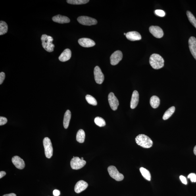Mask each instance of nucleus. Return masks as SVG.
I'll return each mask as SVG.
<instances>
[{"label": "nucleus", "mask_w": 196, "mask_h": 196, "mask_svg": "<svg viewBox=\"0 0 196 196\" xmlns=\"http://www.w3.org/2000/svg\"><path fill=\"white\" fill-rule=\"evenodd\" d=\"M188 178L190 179L192 182H196V175L194 173H190L188 176Z\"/></svg>", "instance_id": "31"}, {"label": "nucleus", "mask_w": 196, "mask_h": 196, "mask_svg": "<svg viewBox=\"0 0 196 196\" xmlns=\"http://www.w3.org/2000/svg\"><path fill=\"white\" fill-rule=\"evenodd\" d=\"M7 120L6 117L1 116L0 117V126H3L7 123Z\"/></svg>", "instance_id": "32"}, {"label": "nucleus", "mask_w": 196, "mask_h": 196, "mask_svg": "<svg viewBox=\"0 0 196 196\" xmlns=\"http://www.w3.org/2000/svg\"><path fill=\"white\" fill-rule=\"evenodd\" d=\"M88 184L85 181L83 180L79 181L75 185V192L77 193H80L85 190Z\"/></svg>", "instance_id": "15"}, {"label": "nucleus", "mask_w": 196, "mask_h": 196, "mask_svg": "<svg viewBox=\"0 0 196 196\" xmlns=\"http://www.w3.org/2000/svg\"><path fill=\"white\" fill-rule=\"evenodd\" d=\"M71 117V114L70 110H66L64 114L63 120V126L64 128L67 129L69 126L70 122Z\"/></svg>", "instance_id": "20"}, {"label": "nucleus", "mask_w": 196, "mask_h": 196, "mask_svg": "<svg viewBox=\"0 0 196 196\" xmlns=\"http://www.w3.org/2000/svg\"><path fill=\"white\" fill-rule=\"evenodd\" d=\"M159 98L156 96H153L150 99V103L151 107L154 109L157 108L160 105Z\"/></svg>", "instance_id": "21"}, {"label": "nucleus", "mask_w": 196, "mask_h": 196, "mask_svg": "<svg viewBox=\"0 0 196 196\" xmlns=\"http://www.w3.org/2000/svg\"><path fill=\"white\" fill-rule=\"evenodd\" d=\"M8 29L7 24L5 22L1 21L0 22V35L6 34L7 32Z\"/></svg>", "instance_id": "25"}, {"label": "nucleus", "mask_w": 196, "mask_h": 196, "mask_svg": "<svg viewBox=\"0 0 196 196\" xmlns=\"http://www.w3.org/2000/svg\"><path fill=\"white\" fill-rule=\"evenodd\" d=\"M180 180L185 185L187 184V181L186 178L184 176H181L179 177Z\"/></svg>", "instance_id": "34"}, {"label": "nucleus", "mask_w": 196, "mask_h": 196, "mask_svg": "<svg viewBox=\"0 0 196 196\" xmlns=\"http://www.w3.org/2000/svg\"><path fill=\"white\" fill-rule=\"evenodd\" d=\"M89 1V0H67V2L72 5H80L86 4Z\"/></svg>", "instance_id": "26"}, {"label": "nucleus", "mask_w": 196, "mask_h": 196, "mask_svg": "<svg viewBox=\"0 0 196 196\" xmlns=\"http://www.w3.org/2000/svg\"><path fill=\"white\" fill-rule=\"evenodd\" d=\"M122 53L121 51L114 52L110 57V64L113 66L116 65L122 60Z\"/></svg>", "instance_id": "10"}, {"label": "nucleus", "mask_w": 196, "mask_h": 196, "mask_svg": "<svg viewBox=\"0 0 196 196\" xmlns=\"http://www.w3.org/2000/svg\"><path fill=\"white\" fill-rule=\"evenodd\" d=\"M139 170L144 178L148 181L151 180V174L148 170L143 167L141 168Z\"/></svg>", "instance_id": "24"}, {"label": "nucleus", "mask_w": 196, "mask_h": 196, "mask_svg": "<svg viewBox=\"0 0 196 196\" xmlns=\"http://www.w3.org/2000/svg\"><path fill=\"white\" fill-rule=\"evenodd\" d=\"M188 18L192 24L196 28V19L195 16L190 11H188L186 12Z\"/></svg>", "instance_id": "27"}, {"label": "nucleus", "mask_w": 196, "mask_h": 196, "mask_svg": "<svg viewBox=\"0 0 196 196\" xmlns=\"http://www.w3.org/2000/svg\"><path fill=\"white\" fill-rule=\"evenodd\" d=\"M124 35H126V33H124Z\"/></svg>", "instance_id": "40"}, {"label": "nucleus", "mask_w": 196, "mask_h": 196, "mask_svg": "<svg viewBox=\"0 0 196 196\" xmlns=\"http://www.w3.org/2000/svg\"><path fill=\"white\" fill-rule=\"evenodd\" d=\"M81 160H84V158H83V157H82V158H81Z\"/></svg>", "instance_id": "39"}, {"label": "nucleus", "mask_w": 196, "mask_h": 196, "mask_svg": "<svg viewBox=\"0 0 196 196\" xmlns=\"http://www.w3.org/2000/svg\"><path fill=\"white\" fill-rule=\"evenodd\" d=\"M126 36L129 40L134 41L140 40L142 37L141 35L136 31H131L126 34Z\"/></svg>", "instance_id": "16"}, {"label": "nucleus", "mask_w": 196, "mask_h": 196, "mask_svg": "<svg viewBox=\"0 0 196 196\" xmlns=\"http://www.w3.org/2000/svg\"><path fill=\"white\" fill-rule=\"evenodd\" d=\"M94 74L96 83L98 84H102L104 80V76L99 66H96L95 68Z\"/></svg>", "instance_id": "8"}, {"label": "nucleus", "mask_w": 196, "mask_h": 196, "mask_svg": "<svg viewBox=\"0 0 196 196\" xmlns=\"http://www.w3.org/2000/svg\"><path fill=\"white\" fill-rule=\"evenodd\" d=\"M150 32L153 36L157 38H160L164 36V32L160 27L157 26H151L149 29Z\"/></svg>", "instance_id": "11"}, {"label": "nucleus", "mask_w": 196, "mask_h": 196, "mask_svg": "<svg viewBox=\"0 0 196 196\" xmlns=\"http://www.w3.org/2000/svg\"><path fill=\"white\" fill-rule=\"evenodd\" d=\"M85 136L84 130L83 129H80L77 133L76 140L79 143H83L84 142Z\"/></svg>", "instance_id": "22"}, {"label": "nucleus", "mask_w": 196, "mask_h": 196, "mask_svg": "<svg viewBox=\"0 0 196 196\" xmlns=\"http://www.w3.org/2000/svg\"><path fill=\"white\" fill-rule=\"evenodd\" d=\"M43 144L46 157L51 158L53 155V148L50 139L49 138L45 137L43 139Z\"/></svg>", "instance_id": "4"}, {"label": "nucleus", "mask_w": 196, "mask_h": 196, "mask_svg": "<svg viewBox=\"0 0 196 196\" xmlns=\"http://www.w3.org/2000/svg\"><path fill=\"white\" fill-rule=\"evenodd\" d=\"M77 20L80 24L85 26L94 25L96 24L97 23V20L95 19L87 16H80Z\"/></svg>", "instance_id": "7"}, {"label": "nucleus", "mask_w": 196, "mask_h": 196, "mask_svg": "<svg viewBox=\"0 0 196 196\" xmlns=\"http://www.w3.org/2000/svg\"><path fill=\"white\" fill-rule=\"evenodd\" d=\"M175 111V107L173 106L169 108L164 113L163 117V120H165L168 119L174 113Z\"/></svg>", "instance_id": "23"}, {"label": "nucleus", "mask_w": 196, "mask_h": 196, "mask_svg": "<svg viewBox=\"0 0 196 196\" xmlns=\"http://www.w3.org/2000/svg\"><path fill=\"white\" fill-rule=\"evenodd\" d=\"M78 43L81 46L86 48L92 47L96 45L95 41L92 40L87 38L79 39Z\"/></svg>", "instance_id": "13"}, {"label": "nucleus", "mask_w": 196, "mask_h": 196, "mask_svg": "<svg viewBox=\"0 0 196 196\" xmlns=\"http://www.w3.org/2000/svg\"><path fill=\"white\" fill-rule=\"evenodd\" d=\"M108 101L110 107L113 110H116L117 109L119 105V101L113 93H110L108 96Z\"/></svg>", "instance_id": "9"}, {"label": "nucleus", "mask_w": 196, "mask_h": 196, "mask_svg": "<svg viewBox=\"0 0 196 196\" xmlns=\"http://www.w3.org/2000/svg\"><path fill=\"white\" fill-rule=\"evenodd\" d=\"M3 196H16V195L14 193H10L9 194H7L4 195Z\"/></svg>", "instance_id": "37"}, {"label": "nucleus", "mask_w": 196, "mask_h": 196, "mask_svg": "<svg viewBox=\"0 0 196 196\" xmlns=\"http://www.w3.org/2000/svg\"><path fill=\"white\" fill-rule=\"evenodd\" d=\"M5 78V73L1 72L0 73V84H2Z\"/></svg>", "instance_id": "33"}, {"label": "nucleus", "mask_w": 196, "mask_h": 196, "mask_svg": "<svg viewBox=\"0 0 196 196\" xmlns=\"http://www.w3.org/2000/svg\"><path fill=\"white\" fill-rule=\"evenodd\" d=\"M194 154L196 156V145L195 146V147H194Z\"/></svg>", "instance_id": "38"}, {"label": "nucleus", "mask_w": 196, "mask_h": 196, "mask_svg": "<svg viewBox=\"0 0 196 196\" xmlns=\"http://www.w3.org/2000/svg\"><path fill=\"white\" fill-rule=\"evenodd\" d=\"M189 45L191 53L196 60V38L191 36L189 40Z\"/></svg>", "instance_id": "14"}, {"label": "nucleus", "mask_w": 196, "mask_h": 196, "mask_svg": "<svg viewBox=\"0 0 196 196\" xmlns=\"http://www.w3.org/2000/svg\"><path fill=\"white\" fill-rule=\"evenodd\" d=\"M85 99L87 103L93 106H96L97 105V103L96 100L92 96L87 95L85 97Z\"/></svg>", "instance_id": "28"}, {"label": "nucleus", "mask_w": 196, "mask_h": 196, "mask_svg": "<svg viewBox=\"0 0 196 196\" xmlns=\"http://www.w3.org/2000/svg\"><path fill=\"white\" fill-rule=\"evenodd\" d=\"M60 194V191L58 190H55L53 191V194L54 196H59Z\"/></svg>", "instance_id": "35"}, {"label": "nucleus", "mask_w": 196, "mask_h": 196, "mask_svg": "<svg viewBox=\"0 0 196 196\" xmlns=\"http://www.w3.org/2000/svg\"><path fill=\"white\" fill-rule=\"evenodd\" d=\"M6 175V173L4 171H1L0 172V178H3L4 176H5Z\"/></svg>", "instance_id": "36"}, {"label": "nucleus", "mask_w": 196, "mask_h": 196, "mask_svg": "<svg viewBox=\"0 0 196 196\" xmlns=\"http://www.w3.org/2000/svg\"><path fill=\"white\" fill-rule=\"evenodd\" d=\"M149 63L154 69H160L164 67V60L159 54L154 53L150 56Z\"/></svg>", "instance_id": "1"}, {"label": "nucleus", "mask_w": 196, "mask_h": 196, "mask_svg": "<svg viewBox=\"0 0 196 196\" xmlns=\"http://www.w3.org/2000/svg\"><path fill=\"white\" fill-rule=\"evenodd\" d=\"M12 161L15 166L19 169H23L25 166L24 160L18 156H15L12 157Z\"/></svg>", "instance_id": "12"}, {"label": "nucleus", "mask_w": 196, "mask_h": 196, "mask_svg": "<svg viewBox=\"0 0 196 196\" xmlns=\"http://www.w3.org/2000/svg\"><path fill=\"white\" fill-rule=\"evenodd\" d=\"M135 140L138 145L145 148H149L153 144L151 139L145 134H141L138 135L135 138Z\"/></svg>", "instance_id": "2"}, {"label": "nucleus", "mask_w": 196, "mask_h": 196, "mask_svg": "<svg viewBox=\"0 0 196 196\" xmlns=\"http://www.w3.org/2000/svg\"><path fill=\"white\" fill-rule=\"evenodd\" d=\"M86 164L84 160H81L78 157L73 158L71 160V167L74 170H79L83 167Z\"/></svg>", "instance_id": "6"}, {"label": "nucleus", "mask_w": 196, "mask_h": 196, "mask_svg": "<svg viewBox=\"0 0 196 196\" xmlns=\"http://www.w3.org/2000/svg\"><path fill=\"white\" fill-rule=\"evenodd\" d=\"M155 13L157 16L160 17H164L165 15V12L163 10H155Z\"/></svg>", "instance_id": "30"}, {"label": "nucleus", "mask_w": 196, "mask_h": 196, "mask_svg": "<svg viewBox=\"0 0 196 196\" xmlns=\"http://www.w3.org/2000/svg\"><path fill=\"white\" fill-rule=\"evenodd\" d=\"M139 100L138 92L137 91H133L130 102V108L134 109L137 107Z\"/></svg>", "instance_id": "17"}, {"label": "nucleus", "mask_w": 196, "mask_h": 196, "mask_svg": "<svg viewBox=\"0 0 196 196\" xmlns=\"http://www.w3.org/2000/svg\"><path fill=\"white\" fill-rule=\"evenodd\" d=\"M94 121L96 125L99 127H103L105 126L106 122L103 118L97 117L95 119Z\"/></svg>", "instance_id": "29"}, {"label": "nucleus", "mask_w": 196, "mask_h": 196, "mask_svg": "<svg viewBox=\"0 0 196 196\" xmlns=\"http://www.w3.org/2000/svg\"><path fill=\"white\" fill-rule=\"evenodd\" d=\"M42 46L46 51L49 53L53 52L55 45L53 43V38L51 36L43 34L41 37Z\"/></svg>", "instance_id": "3"}, {"label": "nucleus", "mask_w": 196, "mask_h": 196, "mask_svg": "<svg viewBox=\"0 0 196 196\" xmlns=\"http://www.w3.org/2000/svg\"><path fill=\"white\" fill-rule=\"evenodd\" d=\"M71 51L69 49H66L59 56V59L62 62H65L69 60L71 57Z\"/></svg>", "instance_id": "18"}, {"label": "nucleus", "mask_w": 196, "mask_h": 196, "mask_svg": "<svg viewBox=\"0 0 196 196\" xmlns=\"http://www.w3.org/2000/svg\"><path fill=\"white\" fill-rule=\"evenodd\" d=\"M52 19L53 22L60 24L67 23L70 22V19L68 17L60 15L53 16Z\"/></svg>", "instance_id": "19"}, {"label": "nucleus", "mask_w": 196, "mask_h": 196, "mask_svg": "<svg viewBox=\"0 0 196 196\" xmlns=\"http://www.w3.org/2000/svg\"><path fill=\"white\" fill-rule=\"evenodd\" d=\"M108 173L112 178L118 181H121L124 178L123 175L119 172L116 167L110 166L108 168Z\"/></svg>", "instance_id": "5"}]
</instances>
